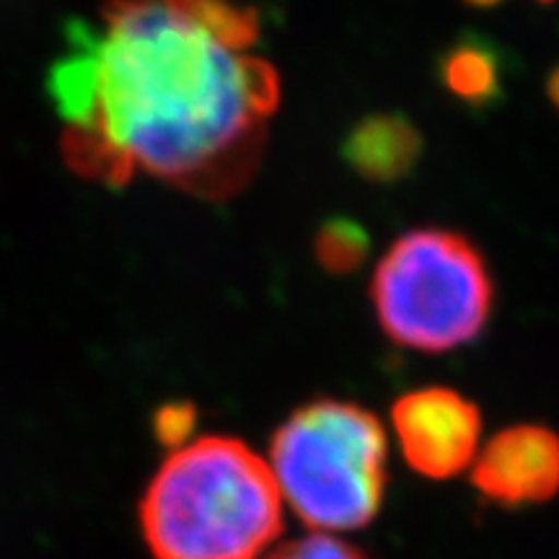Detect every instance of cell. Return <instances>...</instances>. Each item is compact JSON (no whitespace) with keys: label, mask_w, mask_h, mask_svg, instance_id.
<instances>
[{"label":"cell","mask_w":559,"mask_h":559,"mask_svg":"<svg viewBox=\"0 0 559 559\" xmlns=\"http://www.w3.org/2000/svg\"><path fill=\"white\" fill-rule=\"evenodd\" d=\"M257 47L260 16L234 0H107L73 21L47 79L68 169L104 187L148 177L234 198L280 104Z\"/></svg>","instance_id":"cell-1"},{"label":"cell","mask_w":559,"mask_h":559,"mask_svg":"<svg viewBox=\"0 0 559 559\" xmlns=\"http://www.w3.org/2000/svg\"><path fill=\"white\" fill-rule=\"evenodd\" d=\"M138 521L153 559H260L283 534V498L243 440L202 436L160 461Z\"/></svg>","instance_id":"cell-2"},{"label":"cell","mask_w":559,"mask_h":559,"mask_svg":"<svg viewBox=\"0 0 559 559\" xmlns=\"http://www.w3.org/2000/svg\"><path fill=\"white\" fill-rule=\"evenodd\" d=\"M280 498L311 531H355L381 513L389 438L360 404L313 400L275 430L267 459Z\"/></svg>","instance_id":"cell-3"},{"label":"cell","mask_w":559,"mask_h":559,"mask_svg":"<svg viewBox=\"0 0 559 559\" xmlns=\"http://www.w3.org/2000/svg\"><path fill=\"white\" fill-rule=\"evenodd\" d=\"M370 298L394 345L432 355L479 337L495 288L472 241L453 230L419 228L391 243L376 267Z\"/></svg>","instance_id":"cell-4"},{"label":"cell","mask_w":559,"mask_h":559,"mask_svg":"<svg viewBox=\"0 0 559 559\" xmlns=\"http://www.w3.org/2000/svg\"><path fill=\"white\" fill-rule=\"evenodd\" d=\"M391 425L407 466L425 479L456 477L479 453V407L453 389L425 386L400 396Z\"/></svg>","instance_id":"cell-5"},{"label":"cell","mask_w":559,"mask_h":559,"mask_svg":"<svg viewBox=\"0 0 559 559\" xmlns=\"http://www.w3.org/2000/svg\"><path fill=\"white\" fill-rule=\"evenodd\" d=\"M472 485L500 508L544 506L559 495V436L544 425H510L481 445Z\"/></svg>","instance_id":"cell-6"},{"label":"cell","mask_w":559,"mask_h":559,"mask_svg":"<svg viewBox=\"0 0 559 559\" xmlns=\"http://www.w3.org/2000/svg\"><path fill=\"white\" fill-rule=\"evenodd\" d=\"M423 138L415 124L400 115H376L355 124L345 140L347 164L360 177L379 185L400 181L415 169Z\"/></svg>","instance_id":"cell-7"},{"label":"cell","mask_w":559,"mask_h":559,"mask_svg":"<svg viewBox=\"0 0 559 559\" xmlns=\"http://www.w3.org/2000/svg\"><path fill=\"white\" fill-rule=\"evenodd\" d=\"M440 75L466 104H492L500 96L498 50L479 37L456 41L440 62Z\"/></svg>","instance_id":"cell-8"},{"label":"cell","mask_w":559,"mask_h":559,"mask_svg":"<svg viewBox=\"0 0 559 559\" xmlns=\"http://www.w3.org/2000/svg\"><path fill=\"white\" fill-rule=\"evenodd\" d=\"M370 249V239L366 228L360 223L347 218H334L324 223L319 230L317 241H313V251L317 260L324 270L334 272V275H345V272L358 270L366 262Z\"/></svg>","instance_id":"cell-9"},{"label":"cell","mask_w":559,"mask_h":559,"mask_svg":"<svg viewBox=\"0 0 559 559\" xmlns=\"http://www.w3.org/2000/svg\"><path fill=\"white\" fill-rule=\"evenodd\" d=\"M262 559H373L358 544H349L334 534L311 531V534L277 544Z\"/></svg>","instance_id":"cell-10"},{"label":"cell","mask_w":559,"mask_h":559,"mask_svg":"<svg viewBox=\"0 0 559 559\" xmlns=\"http://www.w3.org/2000/svg\"><path fill=\"white\" fill-rule=\"evenodd\" d=\"M194 425V409L192 404L179 402V404H166L164 409L156 415V436L164 440L171 449L187 443Z\"/></svg>","instance_id":"cell-11"},{"label":"cell","mask_w":559,"mask_h":559,"mask_svg":"<svg viewBox=\"0 0 559 559\" xmlns=\"http://www.w3.org/2000/svg\"><path fill=\"white\" fill-rule=\"evenodd\" d=\"M547 91H549V99L555 102V107L559 109V66L551 70L549 75V83H547Z\"/></svg>","instance_id":"cell-12"},{"label":"cell","mask_w":559,"mask_h":559,"mask_svg":"<svg viewBox=\"0 0 559 559\" xmlns=\"http://www.w3.org/2000/svg\"><path fill=\"white\" fill-rule=\"evenodd\" d=\"M466 3H472V5H479V9H487V5H498L500 0H466Z\"/></svg>","instance_id":"cell-13"},{"label":"cell","mask_w":559,"mask_h":559,"mask_svg":"<svg viewBox=\"0 0 559 559\" xmlns=\"http://www.w3.org/2000/svg\"><path fill=\"white\" fill-rule=\"evenodd\" d=\"M547 3H549V0H547Z\"/></svg>","instance_id":"cell-14"}]
</instances>
